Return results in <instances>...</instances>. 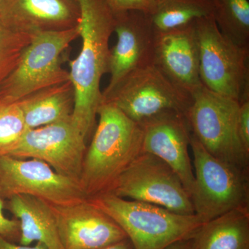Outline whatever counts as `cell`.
<instances>
[{"label":"cell","mask_w":249,"mask_h":249,"mask_svg":"<svg viewBox=\"0 0 249 249\" xmlns=\"http://www.w3.org/2000/svg\"><path fill=\"white\" fill-rule=\"evenodd\" d=\"M82 39L80 53L70 62V78L74 90L71 119L85 138L92 132L103 102L101 82L109 71V39L114 32L115 14L106 0H76Z\"/></svg>","instance_id":"1"},{"label":"cell","mask_w":249,"mask_h":249,"mask_svg":"<svg viewBox=\"0 0 249 249\" xmlns=\"http://www.w3.org/2000/svg\"><path fill=\"white\" fill-rule=\"evenodd\" d=\"M98 122L87 147L80 183L88 199L108 193L121 174L142 153V130L110 103L98 109Z\"/></svg>","instance_id":"2"},{"label":"cell","mask_w":249,"mask_h":249,"mask_svg":"<svg viewBox=\"0 0 249 249\" xmlns=\"http://www.w3.org/2000/svg\"><path fill=\"white\" fill-rule=\"evenodd\" d=\"M124 231L134 249H165L194 237L205 222L161 206L107 193L89 198Z\"/></svg>","instance_id":"3"},{"label":"cell","mask_w":249,"mask_h":249,"mask_svg":"<svg viewBox=\"0 0 249 249\" xmlns=\"http://www.w3.org/2000/svg\"><path fill=\"white\" fill-rule=\"evenodd\" d=\"M195 213L206 223L232 210L249 208V170L216 158L191 133Z\"/></svg>","instance_id":"4"},{"label":"cell","mask_w":249,"mask_h":249,"mask_svg":"<svg viewBox=\"0 0 249 249\" xmlns=\"http://www.w3.org/2000/svg\"><path fill=\"white\" fill-rule=\"evenodd\" d=\"M79 37L78 27L32 36L14 70L0 85V103H17L40 90L70 80L61 55Z\"/></svg>","instance_id":"5"},{"label":"cell","mask_w":249,"mask_h":249,"mask_svg":"<svg viewBox=\"0 0 249 249\" xmlns=\"http://www.w3.org/2000/svg\"><path fill=\"white\" fill-rule=\"evenodd\" d=\"M195 26L202 85L240 103L249 99V47L224 36L213 16L197 19Z\"/></svg>","instance_id":"6"},{"label":"cell","mask_w":249,"mask_h":249,"mask_svg":"<svg viewBox=\"0 0 249 249\" xmlns=\"http://www.w3.org/2000/svg\"><path fill=\"white\" fill-rule=\"evenodd\" d=\"M192 96L186 118L193 135L216 158L249 170V155L244 150L237 132L240 103L213 92L204 85Z\"/></svg>","instance_id":"7"},{"label":"cell","mask_w":249,"mask_h":249,"mask_svg":"<svg viewBox=\"0 0 249 249\" xmlns=\"http://www.w3.org/2000/svg\"><path fill=\"white\" fill-rule=\"evenodd\" d=\"M193 96L168 78L155 64L134 70L110 92L102 103H110L137 123L142 124L166 111L186 114Z\"/></svg>","instance_id":"8"},{"label":"cell","mask_w":249,"mask_h":249,"mask_svg":"<svg viewBox=\"0 0 249 249\" xmlns=\"http://www.w3.org/2000/svg\"><path fill=\"white\" fill-rule=\"evenodd\" d=\"M108 193L179 214H196L191 196L178 174L163 160L145 152L131 163Z\"/></svg>","instance_id":"9"},{"label":"cell","mask_w":249,"mask_h":249,"mask_svg":"<svg viewBox=\"0 0 249 249\" xmlns=\"http://www.w3.org/2000/svg\"><path fill=\"white\" fill-rule=\"evenodd\" d=\"M0 193L4 199L17 195L65 206L88 199L78 180L57 173L42 160L0 156Z\"/></svg>","instance_id":"10"},{"label":"cell","mask_w":249,"mask_h":249,"mask_svg":"<svg viewBox=\"0 0 249 249\" xmlns=\"http://www.w3.org/2000/svg\"><path fill=\"white\" fill-rule=\"evenodd\" d=\"M86 150V138L71 117L28 129L9 156L42 160L57 173L80 181Z\"/></svg>","instance_id":"11"},{"label":"cell","mask_w":249,"mask_h":249,"mask_svg":"<svg viewBox=\"0 0 249 249\" xmlns=\"http://www.w3.org/2000/svg\"><path fill=\"white\" fill-rule=\"evenodd\" d=\"M139 124L142 152L155 155L169 165L191 196L195 178L189 152L191 130L186 114L166 111Z\"/></svg>","instance_id":"12"},{"label":"cell","mask_w":249,"mask_h":249,"mask_svg":"<svg viewBox=\"0 0 249 249\" xmlns=\"http://www.w3.org/2000/svg\"><path fill=\"white\" fill-rule=\"evenodd\" d=\"M116 43L110 49L109 84L103 97L134 70L154 64L156 31L142 11L115 15Z\"/></svg>","instance_id":"13"},{"label":"cell","mask_w":249,"mask_h":249,"mask_svg":"<svg viewBox=\"0 0 249 249\" xmlns=\"http://www.w3.org/2000/svg\"><path fill=\"white\" fill-rule=\"evenodd\" d=\"M51 205L64 249H100L127 239L121 227L88 199Z\"/></svg>","instance_id":"14"},{"label":"cell","mask_w":249,"mask_h":249,"mask_svg":"<svg viewBox=\"0 0 249 249\" xmlns=\"http://www.w3.org/2000/svg\"><path fill=\"white\" fill-rule=\"evenodd\" d=\"M76 0H2L0 23L10 30L34 36L78 27Z\"/></svg>","instance_id":"15"},{"label":"cell","mask_w":249,"mask_h":249,"mask_svg":"<svg viewBox=\"0 0 249 249\" xmlns=\"http://www.w3.org/2000/svg\"><path fill=\"white\" fill-rule=\"evenodd\" d=\"M195 22L173 30L156 32L154 58L156 66L191 95L203 85L199 76V47Z\"/></svg>","instance_id":"16"},{"label":"cell","mask_w":249,"mask_h":249,"mask_svg":"<svg viewBox=\"0 0 249 249\" xmlns=\"http://www.w3.org/2000/svg\"><path fill=\"white\" fill-rule=\"evenodd\" d=\"M7 199L4 209L19 222V245L30 246L36 242L43 244L47 249H64L52 205L28 195H17Z\"/></svg>","instance_id":"17"},{"label":"cell","mask_w":249,"mask_h":249,"mask_svg":"<svg viewBox=\"0 0 249 249\" xmlns=\"http://www.w3.org/2000/svg\"><path fill=\"white\" fill-rule=\"evenodd\" d=\"M28 129H35L71 117L74 90L70 80L32 93L17 102Z\"/></svg>","instance_id":"18"},{"label":"cell","mask_w":249,"mask_h":249,"mask_svg":"<svg viewBox=\"0 0 249 249\" xmlns=\"http://www.w3.org/2000/svg\"><path fill=\"white\" fill-rule=\"evenodd\" d=\"M193 249H249V208L232 210L204 223Z\"/></svg>","instance_id":"19"},{"label":"cell","mask_w":249,"mask_h":249,"mask_svg":"<svg viewBox=\"0 0 249 249\" xmlns=\"http://www.w3.org/2000/svg\"><path fill=\"white\" fill-rule=\"evenodd\" d=\"M144 12L156 32H165L213 16V6L211 0H148Z\"/></svg>","instance_id":"20"},{"label":"cell","mask_w":249,"mask_h":249,"mask_svg":"<svg viewBox=\"0 0 249 249\" xmlns=\"http://www.w3.org/2000/svg\"><path fill=\"white\" fill-rule=\"evenodd\" d=\"M213 17L221 32L236 44L249 47L248 0H211Z\"/></svg>","instance_id":"21"},{"label":"cell","mask_w":249,"mask_h":249,"mask_svg":"<svg viewBox=\"0 0 249 249\" xmlns=\"http://www.w3.org/2000/svg\"><path fill=\"white\" fill-rule=\"evenodd\" d=\"M28 129L17 103H0V156L11 155Z\"/></svg>","instance_id":"22"},{"label":"cell","mask_w":249,"mask_h":249,"mask_svg":"<svg viewBox=\"0 0 249 249\" xmlns=\"http://www.w3.org/2000/svg\"><path fill=\"white\" fill-rule=\"evenodd\" d=\"M32 36L10 30L0 23V85L17 65Z\"/></svg>","instance_id":"23"},{"label":"cell","mask_w":249,"mask_h":249,"mask_svg":"<svg viewBox=\"0 0 249 249\" xmlns=\"http://www.w3.org/2000/svg\"><path fill=\"white\" fill-rule=\"evenodd\" d=\"M4 198L0 193V235L3 236L8 240L19 241L20 235L19 222L17 219H9L4 215Z\"/></svg>","instance_id":"24"},{"label":"cell","mask_w":249,"mask_h":249,"mask_svg":"<svg viewBox=\"0 0 249 249\" xmlns=\"http://www.w3.org/2000/svg\"><path fill=\"white\" fill-rule=\"evenodd\" d=\"M237 132L244 150L249 155V99L240 103Z\"/></svg>","instance_id":"25"},{"label":"cell","mask_w":249,"mask_h":249,"mask_svg":"<svg viewBox=\"0 0 249 249\" xmlns=\"http://www.w3.org/2000/svg\"><path fill=\"white\" fill-rule=\"evenodd\" d=\"M114 14H120L129 11H145L148 0H106Z\"/></svg>","instance_id":"26"},{"label":"cell","mask_w":249,"mask_h":249,"mask_svg":"<svg viewBox=\"0 0 249 249\" xmlns=\"http://www.w3.org/2000/svg\"><path fill=\"white\" fill-rule=\"evenodd\" d=\"M0 249H47L43 244L37 242L35 246H23L16 245L11 241L8 240L0 235Z\"/></svg>","instance_id":"27"},{"label":"cell","mask_w":249,"mask_h":249,"mask_svg":"<svg viewBox=\"0 0 249 249\" xmlns=\"http://www.w3.org/2000/svg\"><path fill=\"white\" fill-rule=\"evenodd\" d=\"M100 249H134V248L128 239H125V240L121 241L114 245Z\"/></svg>","instance_id":"28"},{"label":"cell","mask_w":249,"mask_h":249,"mask_svg":"<svg viewBox=\"0 0 249 249\" xmlns=\"http://www.w3.org/2000/svg\"><path fill=\"white\" fill-rule=\"evenodd\" d=\"M192 238L177 242L165 249H193Z\"/></svg>","instance_id":"29"},{"label":"cell","mask_w":249,"mask_h":249,"mask_svg":"<svg viewBox=\"0 0 249 249\" xmlns=\"http://www.w3.org/2000/svg\"><path fill=\"white\" fill-rule=\"evenodd\" d=\"M1 1H2V0H0V7H1Z\"/></svg>","instance_id":"30"}]
</instances>
